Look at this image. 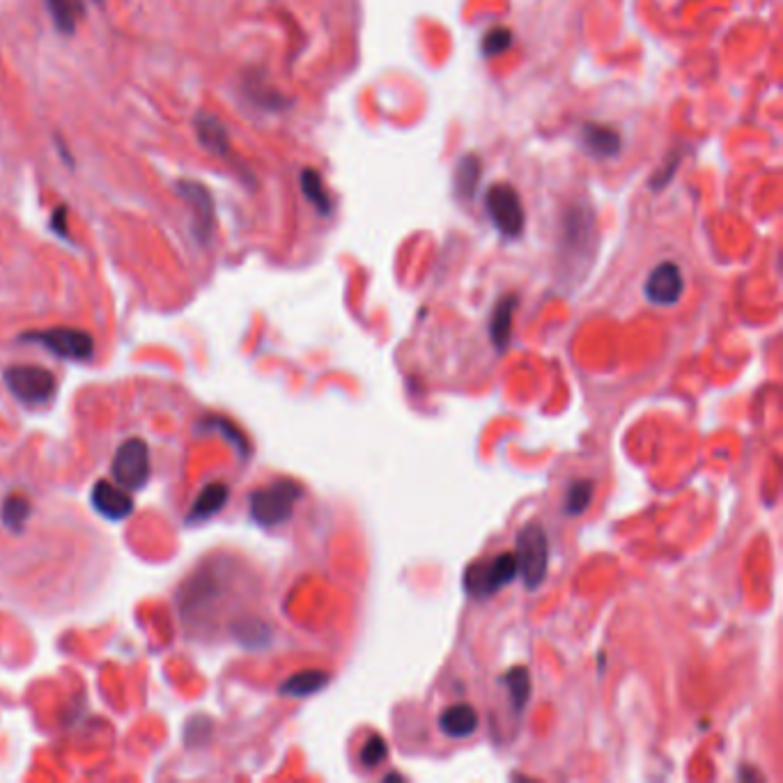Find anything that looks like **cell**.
Listing matches in <instances>:
<instances>
[{"mask_svg":"<svg viewBox=\"0 0 783 783\" xmlns=\"http://www.w3.org/2000/svg\"><path fill=\"white\" fill-rule=\"evenodd\" d=\"M304 496V487L294 480H276L267 487H260L251 494L248 508L251 517L260 526H278L288 522L294 513V506Z\"/></svg>","mask_w":783,"mask_h":783,"instance_id":"cell-1","label":"cell"},{"mask_svg":"<svg viewBox=\"0 0 783 783\" xmlns=\"http://www.w3.org/2000/svg\"><path fill=\"white\" fill-rule=\"evenodd\" d=\"M517 575L519 565L515 552H503L494 556L492 561L471 565V568L464 572V588H467V593L474 595V598L485 600L490 598V595L499 593L503 586H508Z\"/></svg>","mask_w":783,"mask_h":783,"instance_id":"cell-2","label":"cell"},{"mask_svg":"<svg viewBox=\"0 0 783 783\" xmlns=\"http://www.w3.org/2000/svg\"><path fill=\"white\" fill-rule=\"evenodd\" d=\"M485 209L490 216L494 228L501 232L503 237L517 239L522 237L526 226V212L522 205V198L513 184L496 182L485 193Z\"/></svg>","mask_w":783,"mask_h":783,"instance_id":"cell-3","label":"cell"},{"mask_svg":"<svg viewBox=\"0 0 783 783\" xmlns=\"http://www.w3.org/2000/svg\"><path fill=\"white\" fill-rule=\"evenodd\" d=\"M515 556L519 565V575H522L526 588L536 591L542 581H545L547 561H549L547 533L542 531V526L531 524L519 531Z\"/></svg>","mask_w":783,"mask_h":783,"instance_id":"cell-4","label":"cell"},{"mask_svg":"<svg viewBox=\"0 0 783 783\" xmlns=\"http://www.w3.org/2000/svg\"><path fill=\"white\" fill-rule=\"evenodd\" d=\"M21 340L26 343H37L46 347L60 359H72V361H88L95 354V338L88 331L74 329V327H53L42 331H28L23 333Z\"/></svg>","mask_w":783,"mask_h":783,"instance_id":"cell-5","label":"cell"},{"mask_svg":"<svg viewBox=\"0 0 783 783\" xmlns=\"http://www.w3.org/2000/svg\"><path fill=\"white\" fill-rule=\"evenodd\" d=\"M111 474L124 490H143L150 480V448L141 437L127 439L115 451Z\"/></svg>","mask_w":783,"mask_h":783,"instance_id":"cell-6","label":"cell"},{"mask_svg":"<svg viewBox=\"0 0 783 783\" xmlns=\"http://www.w3.org/2000/svg\"><path fill=\"white\" fill-rule=\"evenodd\" d=\"M5 384L14 398L26 405H44L56 395V377L42 366H12L5 370Z\"/></svg>","mask_w":783,"mask_h":783,"instance_id":"cell-7","label":"cell"},{"mask_svg":"<svg viewBox=\"0 0 783 783\" xmlns=\"http://www.w3.org/2000/svg\"><path fill=\"white\" fill-rule=\"evenodd\" d=\"M177 193L184 198V203L191 207L193 214V232L205 244L212 237L214 230V198L203 182L196 180H180L177 182Z\"/></svg>","mask_w":783,"mask_h":783,"instance_id":"cell-8","label":"cell"},{"mask_svg":"<svg viewBox=\"0 0 783 783\" xmlns=\"http://www.w3.org/2000/svg\"><path fill=\"white\" fill-rule=\"evenodd\" d=\"M643 292H646L650 304L673 306L678 304L682 292H685V276H682L676 262H662L648 274Z\"/></svg>","mask_w":783,"mask_h":783,"instance_id":"cell-9","label":"cell"},{"mask_svg":"<svg viewBox=\"0 0 783 783\" xmlns=\"http://www.w3.org/2000/svg\"><path fill=\"white\" fill-rule=\"evenodd\" d=\"M92 506H95L99 515L113 519V522H120V519L134 513V499H131V494L120 490L118 485L108 483V480H99V483L92 487Z\"/></svg>","mask_w":783,"mask_h":783,"instance_id":"cell-10","label":"cell"},{"mask_svg":"<svg viewBox=\"0 0 783 783\" xmlns=\"http://www.w3.org/2000/svg\"><path fill=\"white\" fill-rule=\"evenodd\" d=\"M230 499V487L226 483H209L186 515V524H200L219 515Z\"/></svg>","mask_w":783,"mask_h":783,"instance_id":"cell-11","label":"cell"},{"mask_svg":"<svg viewBox=\"0 0 783 783\" xmlns=\"http://www.w3.org/2000/svg\"><path fill=\"white\" fill-rule=\"evenodd\" d=\"M478 722H480L478 712L471 708V705L457 703L444 710V715L439 717V728L441 733L448 735V738L462 740V738H469L471 733H476Z\"/></svg>","mask_w":783,"mask_h":783,"instance_id":"cell-12","label":"cell"},{"mask_svg":"<svg viewBox=\"0 0 783 783\" xmlns=\"http://www.w3.org/2000/svg\"><path fill=\"white\" fill-rule=\"evenodd\" d=\"M196 136L200 145L205 147V150L214 152V154H221V157H226V154L230 152V141H228V131L226 127H223V122L216 118V115L212 113H200L196 118Z\"/></svg>","mask_w":783,"mask_h":783,"instance_id":"cell-13","label":"cell"},{"mask_svg":"<svg viewBox=\"0 0 783 783\" xmlns=\"http://www.w3.org/2000/svg\"><path fill=\"white\" fill-rule=\"evenodd\" d=\"M517 304H519V299L515 297V294H508V297H503L499 304H496L494 313H492L490 336H492V343L496 345V350L499 352H503L510 345V331H513V317H515Z\"/></svg>","mask_w":783,"mask_h":783,"instance_id":"cell-14","label":"cell"},{"mask_svg":"<svg viewBox=\"0 0 783 783\" xmlns=\"http://www.w3.org/2000/svg\"><path fill=\"white\" fill-rule=\"evenodd\" d=\"M581 136H584L586 150L600 159L616 157L620 150V134L607 124H586Z\"/></svg>","mask_w":783,"mask_h":783,"instance_id":"cell-15","label":"cell"},{"mask_svg":"<svg viewBox=\"0 0 783 783\" xmlns=\"http://www.w3.org/2000/svg\"><path fill=\"white\" fill-rule=\"evenodd\" d=\"M327 685H329V676L324 671H301L297 676H292L283 682L281 694L292 696V699H304V696H313Z\"/></svg>","mask_w":783,"mask_h":783,"instance_id":"cell-16","label":"cell"},{"mask_svg":"<svg viewBox=\"0 0 783 783\" xmlns=\"http://www.w3.org/2000/svg\"><path fill=\"white\" fill-rule=\"evenodd\" d=\"M480 173H483V164H480L476 154H467V157L460 159V164L455 168V196L460 200L474 198Z\"/></svg>","mask_w":783,"mask_h":783,"instance_id":"cell-17","label":"cell"},{"mask_svg":"<svg viewBox=\"0 0 783 783\" xmlns=\"http://www.w3.org/2000/svg\"><path fill=\"white\" fill-rule=\"evenodd\" d=\"M46 7H49L53 23L60 33L72 35L83 12L81 0H46Z\"/></svg>","mask_w":783,"mask_h":783,"instance_id":"cell-18","label":"cell"},{"mask_svg":"<svg viewBox=\"0 0 783 783\" xmlns=\"http://www.w3.org/2000/svg\"><path fill=\"white\" fill-rule=\"evenodd\" d=\"M30 513H33V506H30L26 494H10L3 501V510H0V519H3L5 526L14 533L23 531L26 526Z\"/></svg>","mask_w":783,"mask_h":783,"instance_id":"cell-19","label":"cell"},{"mask_svg":"<svg viewBox=\"0 0 783 783\" xmlns=\"http://www.w3.org/2000/svg\"><path fill=\"white\" fill-rule=\"evenodd\" d=\"M301 191H304V196L313 203V207L320 209L322 214L331 212V198L327 189H324V182L317 170L306 168L304 173H301Z\"/></svg>","mask_w":783,"mask_h":783,"instance_id":"cell-20","label":"cell"},{"mask_svg":"<svg viewBox=\"0 0 783 783\" xmlns=\"http://www.w3.org/2000/svg\"><path fill=\"white\" fill-rule=\"evenodd\" d=\"M593 494H595L593 480H575V483L568 487V492H565L563 510L572 517L581 515L588 506H591Z\"/></svg>","mask_w":783,"mask_h":783,"instance_id":"cell-21","label":"cell"},{"mask_svg":"<svg viewBox=\"0 0 783 783\" xmlns=\"http://www.w3.org/2000/svg\"><path fill=\"white\" fill-rule=\"evenodd\" d=\"M503 680H506L510 699H513L515 710L519 712L526 703H529V696H531L529 669H524V666H515V669H510L506 673V678H503Z\"/></svg>","mask_w":783,"mask_h":783,"instance_id":"cell-22","label":"cell"},{"mask_svg":"<svg viewBox=\"0 0 783 783\" xmlns=\"http://www.w3.org/2000/svg\"><path fill=\"white\" fill-rule=\"evenodd\" d=\"M513 44V33L508 28H494L485 35L483 40V56L485 58H496L501 53H506Z\"/></svg>","mask_w":783,"mask_h":783,"instance_id":"cell-23","label":"cell"},{"mask_svg":"<svg viewBox=\"0 0 783 783\" xmlns=\"http://www.w3.org/2000/svg\"><path fill=\"white\" fill-rule=\"evenodd\" d=\"M389 756V747H386V740L382 735H370L361 749V761L366 767H375L379 763L386 761Z\"/></svg>","mask_w":783,"mask_h":783,"instance_id":"cell-24","label":"cell"},{"mask_svg":"<svg viewBox=\"0 0 783 783\" xmlns=\"http://www.w3.org/2000/svg\"><path fill=\"white\" fill-rule=\"evenodd\" d=\"M203 425H216V428H219L223 434H226V437H228L230 441H235V446H237V451H239V453H242V455L248 453V446H246L244 434L239 432V430L235 428V425L228 423L226 418H212V421H207V423L203 421Z\"/></svg>","mask_w":783,"mask_h":783,"instance_id":"cell-25","label":"cell"},{"mask_svg":"<svg viewBox=\"0 0 783 783\" xmlns=\"http://www.w3.org/2000/svg\"><path fill=\"white\" fill-rule=\"evenodd\" d=\"M65 223H67V207L60 205L56 212H53V216H51V228L56 230L60 237H67V226H65Z\"/></svg>","mask_w":783,"mask_h":783,"instance_id":"cell-26","label":"cell"}]
</instances>
